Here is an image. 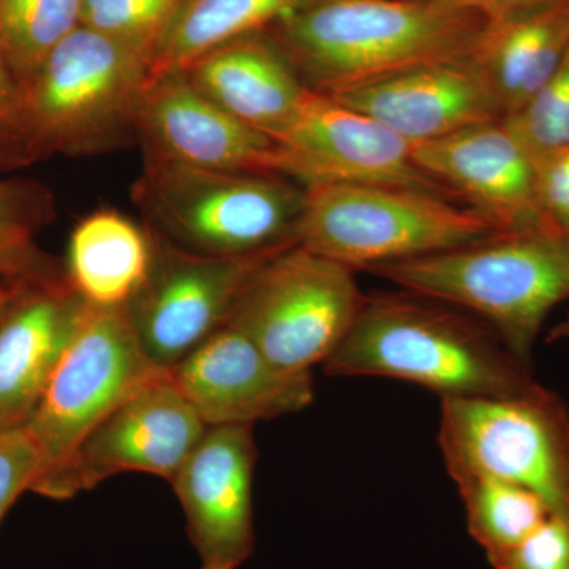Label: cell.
Masks as SVG:
<instances>
[{
	"mask_svg": "<svg viewBox=\"0 0 569 569\" xmlns=\"http://www.w3.org/2000/svg\"><path fill=\"white\" fill-rule=\"evenodd\" d=\"M329 97L377 119L413 146L503 121L492 84L470 56L415 67Z\"/></svg>",
	"mask_w": 569,
	"mask_h": 569,
	"instance_id": "18",
	"label": "cell"
},
{
	"mask_svg": "<svg viewBox=\"0 0 569 569\" xmlns=\"http://www.w3.org/2000/svg\"><path fill=\"white\" fill-rule=\"evenodd\" d=\"M331 377H385L440 399L518 395L535 383L488 325L411 293L365 296L350 331L323 365Z\"/></svg>",
	"mask_w": 569,
	"mask_h": 569,
	"instance_id": "2",
	"label": "cell"
},
{
	"mask_svg": "<svg viewBox=\"0 0 569 569\" xmlns=\"http://www.w3.org/2000/svg\"><path fill=\"white\" fill-rule=\"evenodd\" d=\"M41 460L24 427L0 432V523L24 492H32Z\"/></svg>",
	"mask_w": 569,
	"mask_h": 569,
	"instance_id": "28",
	"label": "cell"
},
{
	"mask_svg": "<svg viewBox=\"0 0 569 569\" xmlns=\"http://www.w3.org/2000/svg\"><path fill=\"white\" fill-rule=\"evenodd\" d=\"M493 569H569V518L550 515L529 538L497 560Z\"/></svg>",
	"mask_w": 569,
	"mask_h": 569,
	"instance_id": "29",
	"label": "cell"
},
{
	"mask_svg": "<svg viewBox=\"0 0 569 569\" xmlns=\"http://www.w3.org/2000/svg\"><path fill=\"white\" fill-rule=\"evenodd\" d=\"M179 71L206 99L276 142L309 91L279 41L263 32L228 41Z\"/></svg>",
	"mask_w": 569,
	"mask_h": 569,
	"instance_id": "19",
	"label": "cell"
},
{
	"mask_svg": "<svg viewBox=\"0 0 569 569\" xmlns=\"http://www.w3.org/2000/svg\"><path fill=\"white\" fill-rule=\"evenodd\" d=\"M362 301L353 269L293 244L258 268L227 326L276 366L312 373L343 342Z\"/></svg>",
	"mask_w": 569,
	"mask_h": 569,
	"instance_id": "8",
	"label": "cell"
},
{
	"mask_svg": "<svg viewBox=\"0 0 569 569\" xmlns=\"http://www.w3.org/2000/svg\"><path fill=\"white\" fill-rule=\"evenodd\" d=\"M367 271L407 293L475 313L531 369L546 320L569 299V239L550 230L500 233Z\"/></svg>",
	"mask_w": 569,
	"mask_h": 569,
	"instance_id": "3",
	"label": "cell"
},
{
	"mask_svg": "<svg viewBox=\"0 0 569 569\" xmlns=\"http://www.w3.org/2000/svg\"><path fill=\"white\" fill-rule=\"evenodd\" d=\"M168 373L208 427L254 426L298 413L313 400L312 373L276 366L231 326L219 329Z\"/></svg>",
	"mask_w": 569,
	"mask_h": 569,
	"instance_id": "16",
	"label": "cell"
},
{
	"mask_svg": "<svg viewBox=\"0 0 569 569\" xmlns=\"http://www.w3.org/2000/svg\"><path fill=\"white\" fill-rule=\"evenodd\" d=\"M413 159L500 233L550 230L538 203L537 159L503 121L413 146Z\"/></svg>",
	"mask_w": 569,
	"mask_h": 569,
	"instance_id": "15",
	"label": "cell"
},
{
	"mask_svg": "<svg viewBox=\"0 0 569 569\" xmlns=\"http://www.w3.org/2000/svg\"><path fill=\"white\" fill-rule=\"evenodd\" d=\"M159 370L142 351L126 307L88 305L24 426L41 460L37 482L59 470L93 427Z\"/></svg>",
	"mask_w": 569,
	"mask_h": 569,
	"instance_id": "9",
	"label": "cell"
},
{
	"mask_svg": "<svg viewBox=\"0 0 569 569\" xmlns=\"http://www.w3.org/2000/svg\"><path fill=\"white\" fill-rule=\"evenodd\" d=\"M14 291V279H6L0 282V316H2L3 309L9 305L11 295Z\"/></svg>",
	"mask_w": 569,
	"mask_h": 569,
	"instance_id": "34",
	"label": "cell"
},
{
	"mask_svg": "<svg viewBox=\"0 0 569 569\" xmlns=\"http://www.w3.org/2000/svg\"><path fill=\"white\" fill-rule=\"evenodd\" d=\"M280 174L307 187L347 182L410 187L455 200L413 159V144L365 112L307 91L293 123L277 140Z\"/></svg>",
	"mask_w": 569,
	"mask_h": 569,
	"instance_id": "12",
	"label": "cell"
},
{
	"mask_svg": "<svg viewBox=\"0 0 569 569\" xmlns=\"http://www.w3.org/2000/svg\"><path fill=\"white\" fill-rule=\"evenodd\" d=\"M449 9L470 11L486 21L505 20L526 11L539 9L556 0H425Z\"/></svg>",
	"mask_w": 569,
	"mask_h": 569,
	"instance_id": "32",
	"label": "cell"
},
{
	"mask_svg": "<svg viewBox=\"0 0 569 569\" xmlns=\"http://www.w3.org/2000/svg\"><path fill=\"white\" fill-rule=\"evenodd\" d=\"M485 18L425 0H305L274 24L310 91L337 96L473 51Z\"/></svg>",
	"mask_w": 569,
	"mask_h": 569,
	"instance_id": "1",
	"label": "cell"
},
{
	"mask_svg": "<svg viewBox=\"0 0 569 569\" xmlns=\"http://www.w3.org/2000/svg\"><path fill=\"white\" fill-rule=\"evenodd\" d=\"M563 339H569V310L563 320H560L559 323L549 329V335L546 337L548 342H560Z\"/></svg>",
	"mask_w": 569,
	"mask_h": 569,
	"instance_id": "33",
	"label": "cell"
},
{
	"mask_svg": "<svg viewBox=\"0 0 569 569\" xmlns=\"http://www.w3.org/2000/svg\"><path fill=\"white\" fill-rule=\"evenodd\" d=\"M440 400L438 445L449 475L503 479L569 518V408L559 395L535 381L518 395Z\"/></svg>",
	"mask_w": 569,
	"mask_h": 569,
	"instance_id": "7",
	"label": "cell"
},
{
	"mask_svg": "<svg viewBox=\"0 0 569 569\" xmlns=\"http://www.w3.org/2000/svg\"><path fill=\"white\" fill-rule=\"evenodd\" d=\"M22 84L0 52V152L20 156Z\"/></svg>",
	"mask_w": 569,
	"mask_h": 569,
	"instance_id": "31",
	"label": "cell"
},
{
	"mask_svg": "<svg viewBox=\"0 0 569 569\" xmlns=\"http://www.w3.org/2000/svg\"><path fill=\"white\" fill-rule=\"evenodd\" d=\"M183 0H82L81 26L103 33L152 67Z\"/></svg>",
	"mask_w": 569,
	"mask_h": 569,
	"instance_id": "25",
	"label": "cell"
},
{
	"mask_svg": "<svg viewBox=\"0 0 569 569\" xmlns=\"http://www.w3.org/2000/svg\"><path fill=\"white\" fill-rule=\"evenodd\" d=\"M253 426L208 427L171 479L200 569H241L253 556Z\"/></svg>",
	"mask_w": 569,
	"mask_h": 569,
	"instance_id": "13",
	"label": "cell"
},
{
	"mask_svg": "<svg viewBox=\"0 0 569 569\" xmlns=\"http://www.w3.org/2000/svg\"><path fill=\"white\" fill-rule=\"evenodd\" d=\"M569 50V0L486 21L470 58L485 71L503 119L516 114L556 73Z\"/></svg>",
	"mask_w": 569,
	"mask_h": 569,
	"instance_id": "20",
	"label": "cell"
},
{
	"mask_svg": "<svg viewBox=\"0 0 569 569\" xmlns=\"http://www.w3.org/2000/svg\"><path fill=\"white\" fill-rule=\"evenodd\" d=\"M148 63L92 29L80 28L22 86L20 157L88 156L137 137Z\"/></svg>",
	"mask_w": 569,
	"mask_h": 569,
	"instance_id": "4",
	"label": "cell"
},
{
	"mask_svg": "<svg viewBox=\"0 0 569 569\" xmlns=\"http://www.w3.org/2000/svg\"><path fill=\"white\" fill-rule=\"evenodd\" d=\"M21 190L0 181V274L6 279L32 271L31 213Z\"/></svg>",
	"mask_w": 569,
	"mask_h": 569,
	"instance_id": "27",
	"label": "cell"
},
{
	"mask_svg": "<svg viewBox=\"0 0 569 569\" xmlns=\"http://www.w3.org/2000/svg\"><path fill=\"white\" fill-rule=\"evenodd\" d=\"M153 260L151 230L112 209L89 213L74 227L67 271L78 295L92 307H127L148 279Z\"/></svg>",
	"mask_w": 569,
	"mask_h": 569,
	"instance_id": "21",
	"label": "cell"
},
{
	"mask_svg": "<svg viewBox=\"0 0 569 569\" xmlns=\"http://www.w3.org/2000/svg\"><path fill=\"white\" fill-rule=\"evenodd\" d=\"M82 0H0V52L24 86L81 26Z\"/></svg>",
	"mask_w": 569,
	"mask_h": 569,
	"instance_id": "24",
	"label": "cell"
},
{
	"mask_svg": "<svg viewBox=\"0 0 569 569\" xmlns=\"http://www.w3.org/2000/svg\"><path fill=\"white\" fill-rule=\"evenodd\" d=\"M500 234L473 209L399 186L305 187L296 244L350 269L413 260Z\"/></svg>",
	"mask_w": 569,
	"mask_h": 569,
	"instance_id": "5",
	"label": "cell"
},
{
	"mask_svg": "<svg viewBox=\"0 0 569 569\" xmlns=\"http://www.w3.org/2000/svg\"><path fill=\"white\" fill-rule=\"evenodd\" d=\"M449 477L458 486L468 533L489 563L529 538L552 515L541 498L503 479L470 471Z\"/></svg>",
	"mask_w": 569,
	"mask_h": 569,
	"instance_id": "23",
	"label": "cell"
},
{
	"mask_svg": "<svg viewBox=\"0 0 569 569\" xmlns=\"http://www.w3.org/2000/svg\"><path fill=\"white\" fill-rule=\"evenodd\" d=\"M537 192L550 230L569 239V148L538 157Z\"/></svg>",
	"mask_w": 569,
	"mask_h": 569,
	"instance_id": "30",
	"label": "cell"
},
{
	"mask_svg": "<svg viewBox=\"0 0 569 569\" xmlns=\"http://www.w3.org/2000/svg\"><path fill=\"white\" fill-rule=\"evenodd\" d=\"M151 233V271L126 309L151 365L170 370L227 326L258 268L287 247L247 257H213Z\"/></svg>",
	"mask_w": 569,
	"mask_h": 569,
	"instance_id": "11",
	"label": "cell"
},
{
	"mask_svg": "<svg viewBox=\"0 0 569 569\" xmlns=\"http://www.w3.org/2000/svg\"><path fill=\"white\" fill-rule=\"evenodd\" d=\"M153 233L190 252L247 257L296 244L305 187L283 176L146 159L133 189Z\"/></svg>",
	"mask_w": 569,
	"mask_h": 569,
	"instance_id": "6",
	"label": "cell"
},
{
	"mask_svg": "<svg viewBox=\"0 0 569 569\" xmlns=\"http://www.w3.org/2000/svg\"><path fill=\"white\" fill-rule=\"evenodd\" d=\"M86 309L67 274L36 268L14 277L0 316V432L20 429L32 417Z\"/></svg>",
	"mask_w": 569,
	"mask_h": 569,
	"instance_id": "17",
	"label": "cell"
},
{
	"mask_svg": "<svg viewBox=\"0 0 569 569\" xmlns=\"http://www.w3.org/2000/svg\"><path fill=\"white\" fill-rule=\"evenodd\" d=\"M137 137L146 159L282 176L279 144L206 99L182 71L151 74L138 110Z\"/></svg>",
	"mask_w": 569,
	"mask_h": 569,
	"instance_id": "14",
	"label": "cell"
},
{
	"mask_svg": "<svg viewBox=\"0 0 569 569\" xmlns=\"http://www.w3.org/2000/svg\"><path fill=\"white\" fill-rule=\"evenodd\" d=\"M305 0H183L151 74L179 71L228 41L263 32Z\"/></svg>",
	"mask_w": 569,
	"mask_h": 569,
	"instance_id": "22",
	"label": "cell"
},
{
	"mask_svg": "<svg viewBox=\"0 0 569 569\" xmlns=\"http://www.w3.org/2000/svg\"><path fill=\"white\" fill-rule=\"evenodd\" d=\"M503 122L535 159L569 148V50L533 99Z\"/></svg>",
	"mask_w": 569,
	"mask_h": 569,
	"instance_id": "26",
	"label": "cell"
},
{
	"mask_svg": "<svg viewBox=\"0 0 569 569\" xmlns=\"http://www.w3.org/2000/svg\"><path fill=\"white\" fill-rule=\"evenodd\" d=\"M206 429L168 370H159L112 408L70 459L37 482L32 492L67 500L129 471L171 482Z\"/></svg>",
	"mask_w": 569,
	"mask_h": 569,
	"instance_id": "10",
	"label": "cell"
}]
</instances>
